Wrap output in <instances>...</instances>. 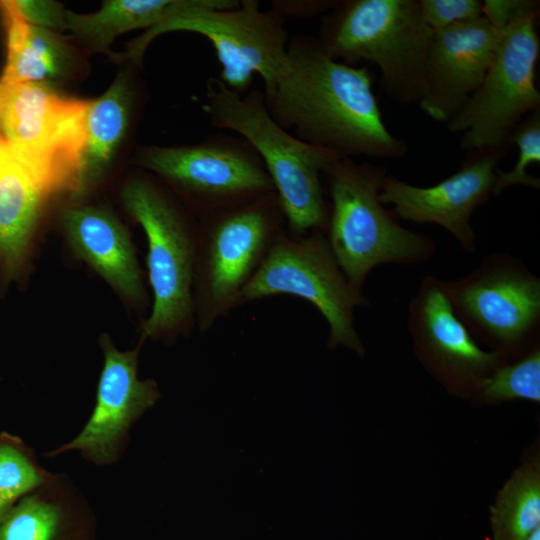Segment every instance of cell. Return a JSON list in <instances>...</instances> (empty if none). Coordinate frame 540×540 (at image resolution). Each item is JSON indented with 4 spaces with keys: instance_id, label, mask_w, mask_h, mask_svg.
I'll return each mask as SVG.
<instances>
[{
    "instance_id": "25",
    "label": "cell",
    "mask_w": 540,
    "mask_h": 540,
    "mask_svg": "<svg viewBox=\"0 0 540 540\" xmlns=\"http://www.w3.org/2000/svg\"><path fill=\"white\" fill-rule=\"evenodd\" d=\"M33 450L18 436L0 433V497L9 505L49 481Z\"/></svg>"
},
{
    "instance_id": "16",
    "label": "cell",
    "mask_w": 540,
    "mask_h": 540,
    "mask_svg": "<svg viewBox=\"0 0 540 540\" xmlns=\"http://www.w3.org/2000/svg\"><path fill=\"white\" fill-rule=\"evenodd\" d=\"M499 36L483 16L434 32L420 109L435 121L451 120L482 83Z\"/></svg>"
},
{
    "instance_id": "7",
    "label": "cell",
    "mask_w": 540,
    "mask_h": 540,
    "mask_svg": "<svg viewBox=\"0 0 540 540\" xmlns=\"http://www.w3.org/2000/svg\"><path fill=\"white\" fill-rule=\"evenodd\" d=\"M124 206L147 239L146 264L153 302L141 339L170 340L195 323L193 282L198 226L159 185L130 180L122 191Z\"/></svg>"
},
{
    "instance_id": "12",
    "label": "cell",
    "mask_w": 540,
    "mask_h": 540,
    "mask_svg": "<svg viewBox=\"0 0 540 540\" xmlns=\"http://www.w3.org/2000/svg\"><path fill=\"white\" fill-rule=\"evenodd\" d=\"M141 165L181 194L200 218L275 192L255 150L219 132L195 145L149 146Z\"/></svg>"
},
{
    "instance_id": "29",
    "label": "cell",
    "mask_w": 540,
    "mask_h": 540,
    "mask_svg": "<svg viewBox=\"0 0 540 540\" xmlns=\"http://www.w3.org/2000/svg\"><path fill=\"white\" fill-rule=\"evenodd\" d=\"M18 14L29 24L48 30L66 29V10L54 1H13Z\"/></svg>"
},
{
    "instance_id": "20",
    "label": "cell",
    "mask_w": 540,
    "mask_h": 540,
    "mask_svg": "<svg viewBox=\"0 0 540 540\" xmlns=\"http://www.w3.org/2000/svg\"><path fill=\"white\" fill-rule=\"evenodd\" d=\"M0 13L8 52L0 82L45 84L65 74L71 57L58 34L26 22L13 1H0Z\"/></svg>"
},
{
    "instance_id": "14",
    "label": "cell",
    "mask_w": 540,
    "mask_h": 540,
    "mask_svg": "<svg viewBox=\"0 0 540 540\" xmlns=\"http://www.w3.org/2000/svg\"><path fill=\"white\" fill-rule=\"evenodd\" d=\"M509 148L466 152L459 169L428 187L415 186L388 174L380 201L391 204L397 218L443 227L468 253L476 252V232L471 216L492 195L497 165Z\"/></svg>"
},
{
    "instance_id": "32",
    "label": "cell",
    "mask_w": 540,
    "mask_h": 540,
    "mask_svg": "<svg viewBox=\"0 0 540 540\" xmlns=\"http://www.w3.org/2000/svg\"><path fill=\"white\" fill-rule=\"evenodd\" d=\"M524 540H540V527L534 530L527 538Z\"/></svg>"
},
{
    "instance_id": "15",
    "label": "cell",
    "mask_w": 540,
    "mask_h": 540,
    "mask_svg": "<svg viewBox=\"0 0 540 540\" xmlns=\"http://www.w3.org/2000/svg\"><path fill=\"white\" fill-rule=\"evenodd\" d=\"M100 346L104 363L94 409L79 434L47 452L48 457L78 451L98 466L115 463L126 449L134 423L161 397L156 381L138 378L139 348L120 351L106 334Z\"/></svg>"
},
{
    "instance_id": "2",
    "label": "cell",
    "mask_w": 540,
    "mask_h": 540,
    "mask_svg": "<svg viewBox=\"0 0 540 540\" xmlns=\"http://www.w3.org/2000/svg\"><path fill=\"white\" fill-rule=\"evenodd\" d=\"M206 111L212 126L246 140L260 157L279 199L288 231L302 236L312 230L326 232L329 207L321 175L340 158L308 144L283 128L270 114L263 91L238 94L218 77L208 79Z\"/></svg>"
},
{
    "instance_id": "26",
    "label": "cell",
    "mask_w": 540,
    "mask_h": 540,
    "mask_svg": "<svg viewBox=\"0 0 540 540\" xmlns=\"http://www.w3.org/2000/svg\"><path fill=\"white\" fill-rule=\"evenodd\" d=\"M510 144L517 146V161L509 171L497 169L493 196H498L514 185L536 190L540 188V179L528 173L530 165L540 163V110L529 114L516 126L511 134Z\"/></svg>"
},
{
    "instance_id": "33",
    "label": "cell",
    "mask_w": 540,
    "mask_h": 540,
    "mask_svg": "<svg viewBox=\"0 0 540 540\" xmlns=\"http://www.w3.org/2000/svg\"><path fill=\"white\" fill-rule=\"evenodd\" d=\"M8 147L2 136L0 135V157L7 151Z\"/></svg>"
},
{
    "instance_id": "23",
    "label": "cell",
    "mask_w": 540,
    "mask_h": 540,
    "mask_svg": "<svg viewBox=\"0 0 540 540\" xmlns=\"http://www.w3.org/2000/svg\"><path fill=\"white\" fill-rule=\"evenodd\" d=\"M493 540H524L540 527V463L526 461L511 474L489 507Z\"/></svg>"
},
{
    "instance_id": "6",
    "label": "cell",
    "mask_w": 540,
    "mask_h": 540,
    "mask_svg": "<svg viewBox=\"0 0 540 540\" xmlns=\"http://www.w3.org/2000/svg\"><path fill=\"white\" fill-rule=\"evenodd\" d=\"M193 282L200 331L243 304V292L284 230L275 192L199 219Z\"/></svg>"
},
{
    "instance_id": "5",
    "label": "cell",
    "mask_w": 540,
    "mask_h": 540,
    "mask_svg": "<svg viewBox=\"0 0 540 540\" xmlns=\"http://www.w3.org/2000/svg\"><path fill=\"white\" fill-rule=\"evenodd\" d=\"M286 19L257 0H174L166 16L129 45L127 57L139 62L153 39L175 31L207 38L221 66L217 76L229 89L242 95L253 76L268 91L287 55Z\"/></svg>"
},
{
    "instance_id": "18",
    "label": "cell",
    "mask_w": 540,
    "mask_h": 540,
    "mask_svg": "<svg viewBox=\"0 0 540 540\" xmlns=\"http://www.w3.org/2000/svg\"><path fill=\"white\" fill-rule=\"evenodd\" d=\"M97 521L66 473L18 499L0 521V540H96Z\"/></svg>"
},
{
    "instance_id": "28",
    "label": "cell",
    "mask_w": 540,
    "mask_h": 540,
    "mask_svg": "<svg viewBox=\"0 0 540 540\" xmlns=\"http://www.w3.org/2000/svg\"><path fill=\"white\" fill-rule=\"evenodd\" d=\"M539 7L535 0H485L482 16L500 34L518 20L539 13Z\"/></svg>"
},
{
    "instance_id": "3",
    "label": "cell",
    "mask_w": 540,
    "mask_h": 540,
    "mask_svg": "<svg viewBox=\"0 0 540 540\" xmlns=\"http://www.w3.org/2000/svg\"><path fill=\"white\" fill-rule=\"evenodd\" d=\"M331 206L326 228L330 248L348 282L363 292L369 273L383 264L415 265L429 260L436 242L402 226L379 199L384 166L338 158L323 172Z\"/></svg>"
},
{
    "instance_id": "30",
    "label": "cell",
    "mask_w": 540,
    "mask_h": 540,
    "mask_svg": "<svg viewBox=\"0 0 540 540\" xmlns=\"http://www.w3.org/2000/svg\"><path fill=\"white\" fill-rule=\"evenodd\" d=\"M271 8L282 15L289 17L310 18L319 14L324 15L336 1L334 0H274Z\"/></svg>"
},
{
    "instance_id": "13",
    "label": "cell",
    "mask_w": 540,
    "mask_h": 540,
    "mask_svg": "<svg viewBox=\"0 0 540 540\" xmlns=\"http://www.w3.org/2000/svg\"><path fill=\"white\" fill-rule=\"evenodd\" d=\"M407 326L418 359L455 394H475L482 381L507 362L479 346L454 310L444 280L435 276H424L410 299Z\"/></svg>"
},
{
    "instance_id": "1",
    "label": "cell",
    "mask_w": 540,
    "mask_h": 540,
    "mask_svg": "<svg viewBox=\"0 0 540 540\" xmlns=\"http://www.w3.org/2000/svg\"><path fill=\"white\" fill-rule=\"evenodd\" d=\"M372 84L369 69L335 60L316 36L297 33L263 93L276 122L308 144L340 158H401L408 146L387 128Z\"/></svg>"
},
{
    "instance_id": "27",
    "label": "cell",
    "mask_w": 540,
    "mask_h": 540,
    "mask_svg": "<svg viewBox=\"0 0 540 540\" xmlns=\"http://www.w3.org/2000/svg\"><path fill=\"white\" fill-rule=\"evenodd\" d=\"M421 14L433 31L482 17L480 0H419Z\"/></svg>"
},
{
    "instance_id": "4",
    "label": "cell",
    "mask_w": 540,
    "mask_h": 540,
    "mask_svg": "<svg viewBox=\"0 0 540 540\" xmlns=\"http://www.w3.org/2000/svg\"><path fill=\"white\" fill-rule=\"evenodd\" d=\"M433 33L419 0H341L322 15L316 38L335 60L377 65L390 99L418 104Z\"/></svg>"
},
{
    "instance_id": "19",
    "label": "cell",
    "mask_w": 540,
    "mask_h": 540,
    "mask_svg": "<svg viewBox=\"0 0 540 540\" xmlns=\"http://www.w3.org/2000/svg\"><path fill=\"white\" fill-rule=\"evenodd\" d=\"M48 196L9 150L0 157V263L17 272Z\"/></svg>"
},
{
    "instance_id": "17",
    "label": "cell",
    "mask_w": 540,
    "mask_h": 540,
    "mask_svg": "<svg viewBox=\"0 0 540 540\" xmlns=\"http://www.w3.org/2000/svg\"><path fill=\"white\" fill-rule=\"evenodd\" d=\"M61 220L74 255L128 301L145 304L142 272L130 235L121 222L102 208L84 205L67 207Z\"/></svg>"
},
{
    "instance_id": "10",
    "label": "cell",
    "mask_w": 540,
    "mask_h": 540,
    "mask_svg": "<svg viewBox=\"0 0 540 540\" xmlns=\"http://www.w3.org/2000/svg\"><path fill=\"white\" fill-rule=\"evenodd\" d=\"M274 295H292L314 305L329 327L328 348L343 346L365 355L354 312L369 301L348 282L324 231L294 236L282 230L277 236L245 288L243 304Z\"/></svg>"
},
{
    "instance_id": "22",
    "label": "cell",
    "mask_w": 540,
    "mask_h": 540,
    "mask_svg": "<svg viewBox=\"0 0 540 540\" xmlns=\"http://www.w3.org/2000/svg\"><path fill=\"white\" fill-rule=\"evenodd\" d=\"M173 3L174 0H106L93 13L66 11V29L89 49L109 53V46L118 35L155 26Z\"/></svg>"
},
{
    "instance_id": "9",
    "label": "cell",
    "mask_w": 540,
    "mask_h": 540,
    "mask_svg": "<svg viewBox=\"0 0 540 540\" xmlns=\"http://www.w3.org/2000/svg\"><path fill=\"white\" fill-rule=\"evenodd\" d=\"M444 286L474 338L507 362L540 345V278L520 258L491 253L465 276L444 280Z\"/></svg>"
},
{
    "instance_id": "21",
    "label": "cell",
    "mask_w": 540,
    "mask_h": 540,
    "mask_svg": "<svg viewBox=\"0 0 540 540\" xmlns=\"http://www.w3.org/2000/svg\"><path fill=\"white\" fill-rule=\"evenodd\" d=\"M130 112L131 91L124 75H119L101 97L90 101L74 198L84 196L106 173L127 131Z\"/></svg>"
},
{
    "instance_id": "24",
    "label": "cell",
    "mask_w": 540,
    "mask_h": 540,
    "mask_svg": "<svg viewBox=\"0 0 540 540\" xmlns=\"http://www.w3.org/2000/svg\"><path fill=\"white\" fill-rule=\"evenodd\" d=\"M483 402H540V345L524 356L499 365L475 392Z\"/></svg>"
},
{
    "instance_id": "31",
    "label": "cell",
    "mask_w": 540,
    "mask_h": 540,
    "mask_svg": "<svg viewBox=\"0 0 540 540\" xmlns=\"http://www.w3.org/2000/svg\"><path fill=\"white\" fill-rule=\"evenodd\" d=\"M11 506L12 505H9L0 497V521L3 519Z\"/></svg>"
},
{
    "instance_id": "8",
    "label": "cell",
    "mask_w": 540,
    "mask_h": 540,
    "mask_svg": "<svg viewBox=\"0 0 540 540\" xmlns=\"http://www.w3.org/2000/svg\"><path fill=\"white\" fill-rule=\"evenodd\" d=\"M89 104L42 83L0 82L2 138L47 195L76 190Z\"/></svg>"
},
{
    "instance_id": "11",
    "label": "cell",
    "mask_w": 540,
    "mask_h": 540,
    "mask_svg": "<svg viewBox=\"0 0 540 540\" xmlns=\"http://www.w3.org/2000/svg\"><path fill=\"white\" fill-rule=\"evenodd\" d=\"M538 16L528 15L500 33L482 83L446 123L449 132L461 133L459 144L465 152L510 148L516 126L540 110V92L535 83L540 53Z\"/></svg>"
}]
</instances>
